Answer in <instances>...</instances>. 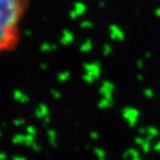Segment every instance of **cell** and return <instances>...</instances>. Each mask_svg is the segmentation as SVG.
Instances as JSON below:
<instances>
[{
  "label": "cell",
  "mask_w": 160,
  "mask_h": 160,
  "mask_svg": "<svg viewBox=\"0 0 160 160\" xmlns=\"http://www.w3.org/2000/svg\"><path fill=\"white\" fill-rule=\"evenodd\" d=\"M31 0H0V56L17 49Z\"/></svg>",
  "instance_id": "1"
}]
</instances>
